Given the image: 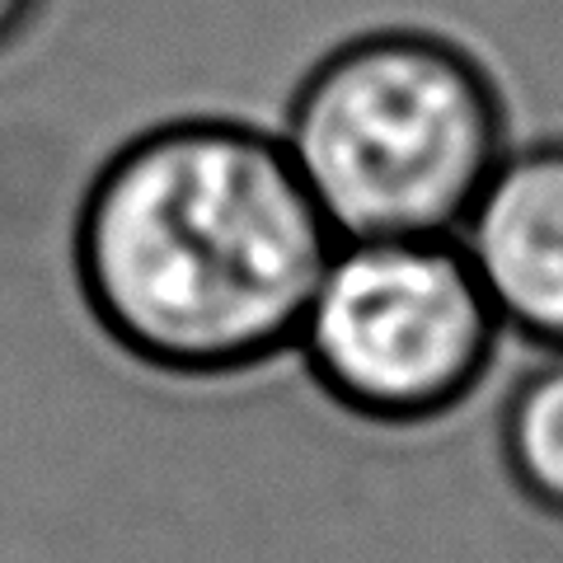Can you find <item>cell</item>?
<instances>
[{
	"mask_svg": "<svg viewBox=\"0 0 563 563\" xmlns=\"http://www.w3.org/2000/svg\"><path fill=\"white\" fill-rule=\"evenodd\" d=\"M277 136L339 240L455 235L512 146L493 70L465 43L409 24L324 52Z\"/></svg>",
	"mask_w": 563,
	"mask_h": 563,
	"instance_id": "7a4b0ae2",
	"label": "cell"
},
{
	"mask_svg": "<svg viewBox=\"0 0 563 563\" xmlns=\"http://www.w3.org/2000/svg\"><path fill=\"white\" fill-rule=\"evenodd\" d=\"M47 0H0V52H5L10 43H20L24 33L38 24Z\"/></svg>",
	"mask_w": 563,
	"mask_h": 563,
	"instance_id": "8992f818",
	"label": "cell"
},
{
	"mask_svg": "<svg viewBox=\"0 0 563 563\" xmlns=\"http://www.w3.org/2000/svg\"><path fill=\"white\" fill-rule=\"evenodd\" d=\"M455 240L503 329L563 347V136L507 146Z\"/></svg>",
	"mask_w": 563,
	"mask_h": 563,
	"instance_id": "277c9868",
	"label": "cell"
},
{
	"mask_svg": "<svg viewBox=\"0 0 563 563\" xmlns=\"http://www.w3.org/2000/svg\"><path fill=\"white\" fill-rule=\"evenodd\" d=\"M333 244L277 132L198 113L136 132L95 169L70 273L136 366L225 380L291 352Z\"/></svg>",
	"mask_w": 563,
	"mask_h": 563,
	"instance_id": "6da1fadb",
	"label": "cell"
},
{
	"mask_svg": "<svg viewBox=\"0 0 563 563\" xmlns=\"http://www.w3.org/2000/svg\"><path fill=\"white\" fill-rule=\"evenodd\" d=\"M507 479L540 517L563 521V347H550L503 399Z\"/></svg>",
	"mask_w": 563,
	"mask_h": 563,
	"instance_id": "5b68a950",
	"label": "cell"
},
{
	"mask_svg": "<svg viewBox=\"0 0 563 563\" xmlns=\"http://www.w3.org/2000/svg\"><path fill=\"white\" fill-rule=\"evenodd\" d=\"M507 329L455 235L339 240L291 352L333 409L428 428L474 399Z\"/></svg>",
	"mask_w": 563,
	"mask_h": 563,
	"instance_id": "3957f363",
	"label": "cell"
}]
</instances>
